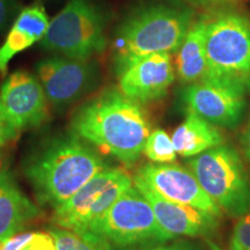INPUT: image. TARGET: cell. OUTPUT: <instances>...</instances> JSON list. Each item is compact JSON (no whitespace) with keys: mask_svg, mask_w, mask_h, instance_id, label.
<instances>
[{"mask_svg":"<svg viewBox=\"0 0 250 250\" xmlns=\"http://www.w3.org/2000/svg\"><path fill=\"white\" fill-rule=\"evenodd\" d=\"M74 134L127 167L142 155L151 131L147 114L121 92L107 90L76 111L71 121Z\"/></svg>","mask_w":250,"mask_h":250,"instance_id":"cell-1","label":"cell"},{"mask_svg":"<svg viewBox=\"0 0 250 250\" xmlns=\"http://www.w3.org/2000/svg\"><path fill=\"white\" fill-rule=\"evenodd\" d=\"M109 166L77 134L48 140L27 159V176L41 204L55 210Z\"/></svg>","mask_w":250,"mask_h":250,"instance_id":"cell-2","label":"cell"},{"mask_svg":"<svg viewBox=\"0 0 250 250\" xmlns=\"http://www.w3.org/2000/svg\"><path fill=\"white\" fill-rule=\"evenodd\" d=\"M191 24L190 12L168 6H153L131 15L115 39L116 71L145 56L176 51Z\"/></svg>","mask_w":250,"mask_h":250,"instance_id":"cell-3","label":"cell"},{"mask_svg":"<svg viewBox=\"0 0 250 250\" xmlns=\"http://www.w3.org/2000/svg\"><path fill=\"white\" fill-rule=\"evenodd\" d=\"M204 79L250 89V19L223 13L206 20Z\"/></svg>","mask_w":250,"mask_h":250,"instance_id":"cell-4","label":"cell"},{"mask_svg":"<svg viewBox=\"0 0 250 250\" xmlns=\"http://www.w3.org/2000/svg\"><path fill=\"white\" fill-rule=\"evenodd\" d=\"M203 190L230 217H241L250 210V179L235 148L219 145L192 156L188 161Z\"/></svg>","mask_w":250,"mask_h":250,"instance_id":"cell-5","label":"cell"},{"mask_svg":"<svg viewBox=\"0 0 250 250\" xmlns=\"http://www.w3.org/2000/svg\"><path fill=\"white\" fill-rule=\"evenodd\" d=\"M87 230L101 236L117 250L171 240L159 225L149 202L134 186L122 193Z\"/></svg>","mask_w":250,"mask_h":250,"instance_id":"cell-6","label":"cell"},{"mask_svg":"<svg viewBox=\"0 0 250 250\" xmlns=\"http://www.w3.org/2000/svg\"><path fill=\"white\" fill-rule=\"evenodd\" d=\"M40 44L70 58L90 59L105 48L104 20L92 0H70L50 20Z\"/></svg>","mask_w":250,"mask_h":250,"instance_id":"cell-7","label":"cell"},{"mask_svg":"<svg viewBox=\"0 0 250 250\" xmlns=\"http://www.w3.org/2000/svg\"><path fill=\"white\" fill-rule=\"evenodd\" d=\"M132 186L129 173L120 168H107L56 208L54 223L65 229L87 230Z\"/></svg>","mask_w":250,"mask_h":250,"instance_id":"cell-8","label":"cell"},{"mask_svg":"<svg viewBox=\"0 0 250 250\" xmlns=\"http://www.w3.org/2000/svg\"><path fill=\"white\" fill-rule=\"evenodd\" d=\"M36 73L49 103L58 109L66 108L93 92L100 79L99 68L90 59L65 56L39 62Z\"/></svg>","mask_w":250,"mask_h":250,"instance_id":"cell-9","label":"cell"},{"mask_svg":"<svg viewBox=\"0 0 250 250\" xmlns=\"http://www.w3.org/2000/svg\"><path fill=\"white\" fill-rule=\"evenodd\" d=\"M246 92L239 86L203 79L190 83L183 99L188 111L195 112L215 126L234 129L245 114Z\"/></svg>","mask_w":250,"mask_h":250,"instance_id":"cell-10","label":"cell"},{"mask_svg":"<svg viewBox=\"0 0 250 250\" xmlns=\"http://www.w3.org/2000/svg\"><path fill=\"white\" fill-rule=\"evenodd\" d=\"M134 176L139 177L156 193L198 210L221 218L223 211L208 196L191 170L176 164H147Z\"/></svg>","mask_w":250,"mask_h":250,"instance_id":"cell-11","label":"cell"},{"mask_svg":"<svg viewBox=\"0 0 250 250\" xmlns=\"http://www.w3.org/2000/svg\"><path fill=\"white\" fill-rule=\"evenodd\" d=\"M48 103L40 80L26 71L14 72L1 85L0 109L18 131L43 124Z\"/></svg>","mask_w":250,"mask_h":250,"instance_id":"cell-12","label":"cell"},{"mask_svg":"<svg viewBox=\"0 0 250 250\" xmlns=\"http://www.w3.org/2000/svg\"><path fill=\"white\" fill-rule=\"evenodd\" d=\"M117 74L120 92L140 104L164 98L175 80L169 52H159L136 59Z\"/></svg>","mask_w":250,"mask_h":250,"instance_id":"cell-13","label":"cell"},{"mask_svg":"<svg viewBox=\"0 0 250 250\" xmlns=\"http://www.w3.org/2000/svg\"><path fill=\"white\" fill-rule=\"evenodd\" d=\"M133 186L149 202L159 225L171 239L176 236L208 237L218 229L219 218L215 215L166 199L137 176L133 177Z\"/></svg>","mask_w":250,"mask_h":250,"instance_id":"cell-14","label":"cell"},{"mask_svg":"<svg viewBox=\"0 0 250 250\" xmlns=\"http://www.w3.org/2000/svg\"><path fill=\"white\" fill-rule=\"evenodd\" d=\"M49 22L44 7L39 2L28 6L18 14L5 42L0 45V72L6 71L8 62L18 54L43 39Z\"/></svg>","mask_w":250,"mask_h":250,"instance_id":"cell-15","label":"cell"},{"mask_svg":"<svg viewBox=\"0 0 250 250\" xmlns=\"http://www.w3.org/2000/svg\"><path fill=\"white\" fill-rule=\"evenodd\" d=\"M40 214L8 170L0 171V241L18 234Z\"/></svg>","mask_w":250,"mask_h":250,"instance_id":"cell-16","label":"cell"},{"mask_svg":"<svg viewBox=\"0 0 250 250\" xmlns=\"http://www.w3.org/2000/svg\"><path fill=\"white\" fill-rule=\"evenodd\" d=\"M171 140L177 154L192 158L215 146L223 145L224 136L215 125L195 112L188 111L186 120L173 132Z\"/></svg>","mask_w":250,"mask_h":250,"instance_id":"cell-17","label":"cell"},{"mask_svg":"<svg viewBox=\"0 0 250 250\" xmlns=\"http://www.w3.org/2000/svg\"><path fill=\"white\" fill-rule=\"evenodd\" d=\"M206 20H201L190 26L183 42L176 50V72L183 83L201 81L206 76L205 52Z\"/></svg>","mask_w":250,"mask_h":250,"instance_id":"cell-18","label":"cell"},{"mask_svg":"<svg viewBox=\"0 0 250 250\" xmlns=\"http://www.w3.org/2000/svg\"><path fill=\"white\" fill-rule=\"evenodd\" d=\"M49 233L54 236L57 250H117L89 230H71L57 227L50 229Z\"/></svg>","mask_w":250,"mask_h":250,"instance_id":"cell-19","label":"cell"},{"mask_svg":"<svg viewBox=\"0 0 250 250\" xmlns=\"http://www.w3.org/2000/svg\"><path fill=\"white\" fill-rule=\"evenodd\" d=\"M143 153L154 164H171L176 160L177 155L171 137L162 129H156L149 133Z\"/></svg>","mask_w":250,"mask_h":250,"instance_id":"cell-20","label":"cell"},{"mask_svg":"<svg viewBox=\"0 0 250 250\" xmlns=\"http://www.w3.org/2000/svg\"><path fill=\"white\" fill-rule=\"evenodd\" d=\"M232 248L250 250V212L237 219L232 234Z\"/></svg>","mask_w":250,"mask_h":250,"instance_id":"cell-21","label":"cell"},{"mask_svg":"<svg viewBox=\"0 0 250 250\" xmlns=\"http://www.w3.org/2000/svg\"><path fill=\"white\" fill-rule=\"evenodd\" d=\"M22 250H57V246L54 236L49 232H37L34 233V236Z\"/></svg>","mask_w":250,"mask_h":250,"instance_id":"cell-22","label":"cell"},{"mask_svg":"<svg viewBox=\"0 0 250 250\" xmlns=\"http://www.w3.org/2000/svg\"><path fill=\"white\" fill-rule=\"evenodd\" d=\"M18 17V4L15 0H0V31L5 30Z\"/></svg>","mask_w":250,"mask_h":250,"instance_id":"cell-23","label":"cell"},{"mask_svg":"<svg viewBox=\"0 0 250 250\" xmlns=\"http://www.w3.org/2000/svg\"><path fill=\"white\" fill-rule=\"evenodd\" d=\"M33 236V232L15 234L13 236L0 241V250H22L23 247L30 241Z\"/></svg>","mask_w":250,"mask_h":250,"instance_id":"cell-24","label":"cell"},{"mask_svg":"<svg viewBox=\"0 0 250 250\" xmlns=\"http://www.w3.org/2000/svg\"><path fill=\"white\" fill-rule=\"evenodd\" d=\"M132 250V249H129ZM139 250H201L198 247L192 245L189 242H177L173 243V245H159L158 246H151L147 248H142Z\"/></svg>","mask_w":250,"mask_h":250,"instance_id":"cell-25","label":"cell"},{"mask_svg":"<svg viewBox=\"0 0 250 250\" xmlns=\"http://www.w3.org/2000/svg\"><path fill=\"white\" fill-rule=\"evenodd\" d=\"M242 147H243V154H245L246 159L250 164V118L247 125L245 133L242 137Z\"/></svg>","mask_w":250,"mask_h":250,"instance_id":"cell-26","label":"cell"},{"mask_svg":"<svg viewBox=\"0 0 250 250\" xmlns=\"http://www.w3.org/2000/svg\"><path fill=\"white\" fill-rule=\"evenodd\" d=\"M188 1L199 6H211V5L219 4V2L224 1V0H188Z\"/></svg>","mask_w":250,"mask_h":250,"instance_id":"cell-27","label":"cell"}]
</instances>
